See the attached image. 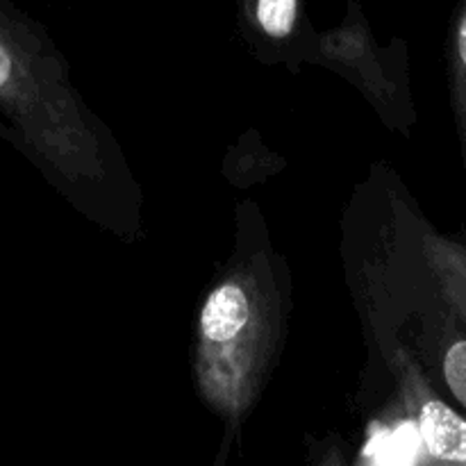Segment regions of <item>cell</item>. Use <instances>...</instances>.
Here are the masks:
<instances>
[{
    "label": "cell",
    "instance_id": "5b68a950",
    "mask_svg": "<svg viewBox=\"0 0 466 466\" xmlns=\"http://www.w3.org/2000/svg\"><path fill=\"white\" fill-rule=\"evenodd\" d=\"M441 376L466 412V332L458 328L441 330Z\"/></svg>",
    "mask_w": 466,
    "mask_h": 466
},
{
    "label": "cell",
    "instance_id": "7a4b0ae2",
    "mask_svg": "<svg viewBox=\"0 0 466 466\" xmlns=\"http://www.w3.org/2000/svg\"><path fill=\"white\" fill-rule=\"evenodd\" d=\"M421 394L417 405V431L428 460L466 464V417L431 391L421 390Z\"/></svg>",
    "mask_w": 466,
    "mask_h": 466
},
{
    "label": "cell",
    "instance_id": "277c9868",
    "mask_svg": "<svg viewBox=\"0 0 466 466\" xmlns=\"http://www.w3.org/2000/svg\"><path fill=\"white\" fill-rule=\"evenodd\" d=\"M449 73H451V98H453L455 126H458L460 146H462L466 164V0H460L455 7L453 25L449 41Z\"/></svg>",
    "mask_w": 466,
    "mask_h": 466
},
{
    "label": "cell",
    "instance_id": "3957f363",
    "mask_svg": "<svg viewBox=\"0 0 466 466\" xmlns=\"http://www.w3.org/2000/svg\"><path fill=\"white\" fill-rule=\"evenodd\" d=\"M253 300L244 285L230 280L208 296L200 312V335L212 346H228L250 326Z\"/></svg>",
    "mask_w": 466,
    "mask_h": 466
},
{
    "label": "cell",
    "instance_id": "6da1fadb",
    "mask_svg": "<svg viewBox=\"0 0 466 466\" xmlns=\"http://www.w3.org/2000/svg\"><path fill=\"white\" fill-rule=\"evenodd\" d=\"M35 39L25 18L0 0V107L32 135L41 82Z\"/></svg>",
    "mask_w": 466,
    "mask_h": 466
}]
</instances>
